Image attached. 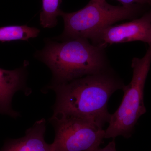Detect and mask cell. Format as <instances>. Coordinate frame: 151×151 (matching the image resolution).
<instances>
[{"label": "cell", "instance_id": "6da1fadb", "mask_svg": "<svg viewBox=\"0 0 151 151\" xmlns=\"http://www.w3.org/2000/svg\"><path fill=\"white\" fill-rule=\"evenodd\" d=\"M125 86L112 68L64 84L50 85L56 94L53 115L81 119L103 128L110 122L109 99Z\"/></svg>", "mask_w": 151, "mask_h": 151}, {"label": "cell", "instance_id": "7a4b0ae2", "mask_svg": "<svg viewBox=\"0 0 151 151\" xmlns=\"http://www.w3.org/2000/svg\"><path fill=\"white\" fill-rule=\"evenodd\" d=\"M36 56L51 70L53 79L50 85L64 84L111 68L105 48L85 39H71L61 42L47 40Z\"/></svg>", "mask_w": 151, "mask_h": 151}, {"label": "cell", "instance_id": "3957f363", "mask_svg": "<svg viewBox=\"0 0 151 151\" xmlns=\"http://www.w3.org/2000/svg\"><path fill=\"white\" fill-rule=\"evenodd\" d=\"M139 4L115 6L106 0H90L84 7L74 12L61 11L64 21L60 40L83 38L89 40L99 31L117 22L137 19L142 9Z\"/></svg>", "mask_w": 151, "mask_h": 151}, {"label": "cell", "instance_id": "277c9868", "mask_svg": "<svg viewBox=\"0 0 151 151\" xmlns=\"http://www.w3.org/2000/svg\"><path fill=\"white\" fill-rule=\"evenodd\" d=\"M149 46L142 58L132 59V80L122 89L123 100L116 112L111 114L109 126L105 130V139H115L119 136L131 137L138 120L146 113L144 88L151 64V44Z\"/></svg>", "mask_w": 151, "mask_h": 151}, {"label": "cell", "instance_id": "5b68a950", "mask_svg": "<svg viewBox=\"0 0 151 151\" xmlns=\"http://www.w3.org/2000/svg\"><path fill=\"white\" fill-rule=\"evenodd\" d=\"M49 122L55 132L50 151H95L105 139V130L85 120L52 115Z\"/></svg>", "mask_w": 151, "mask_h": 151}, {"label": "cell", "instance_id": "8992f818", "mask_svg": "<svg viewBox=\"0 0 151 151\" xmlns=\"http://www.w3.org/2000/svg\"><path fill=\"white\" fill-rule=\"evenodd\" d=\"M91 43L105 48L114 44L139 41L151 44V9L139 18L105 28L92 36Z\"/></svg>", "mask_w": 151, "mask_h": 151}, {"label": "cell", "instance_id": "52a82bcc", "mask_svg": "<svg viewBox=\"0 0 151 151\" xmlns=\"http://www.w3.org/2000/svg\"><path fill=\"white\" fill-rule=\"evenodd\" d=\"M27 70L22 67L14 70L0 68V114L13 118L20 116V113L12 107L14 94L19 91L30 94L26 86Z\"/></svg>", "mask_w": 151, "mask_h": 151}, {"label": "cell", "instance_id": "ba28073f", "mask_svg": "<svg viewBox=\"0 0 151 151\" xmlns=\"http://www.w3.org/2000/svg\"><path fill=\"white\" fill-rule=\"evenodd\" d=\"M45 131L46 121L42 119L28 129L22 137L6 141L0 151H50V144L45 140Z\"/></svg>", "mask_w": 151, "mask_h": 151}, {"label": "cell", "instance_id": "9c48e42d", "mask_svg": "<svg viewBox=\"0 0 151 151\" xmlns=\"http://www.w3.org/2000/svg\"><path fill=\"white\" fill-rule=\"evenodd\" d=\"M40 31L27 25H13L0 27V41L27 40L37 37Z\"/></svg>", "mask_w": 151, "mask_h": 151}, {"label": "cell", "instance_id": "30bf717a", "mask_svg": "<svg viewBox=\"0 0 151 151\" xmlns=\"http://www.w3.org/2000/svg\"><path fill=\"white\" fill-rule=\"evenodd\" d=\"M61 0H42V9L40 14V23L46 28L56 26L58 17L60 16Z\"/></svg>", "mask_w": 151, "mask_h": 151}, {"label": "cell", "instance_id": "8fae6325", "mask_svg": "<svg viewBox=\"0 0 151 151\" xmlns=\"http://www.w3.org/2000/svg\"><path fill=\"white\" fill-rule=\"evenodd\" d=\"M122 4V6H130L134 4L141 5H149L151 6V0H117Z\"/></svg>", "mask_w": 151, "mask_h": 151}, {"label": "cell", "instance_id": "7c38bea8", "mask_svg": "<svg viewBox=\"0 0 151 151\" xmlns=\"http://www.w3.org/2000/svg\"><path fill=\"white\" fill-rule=\"evenodd\" d=\"M95 151H117L115 139H113V140L109 143V144L105 147L103 148H99Z\"/></svg>", "mask_w": 151, "mask_h": 151}]
</instances>
